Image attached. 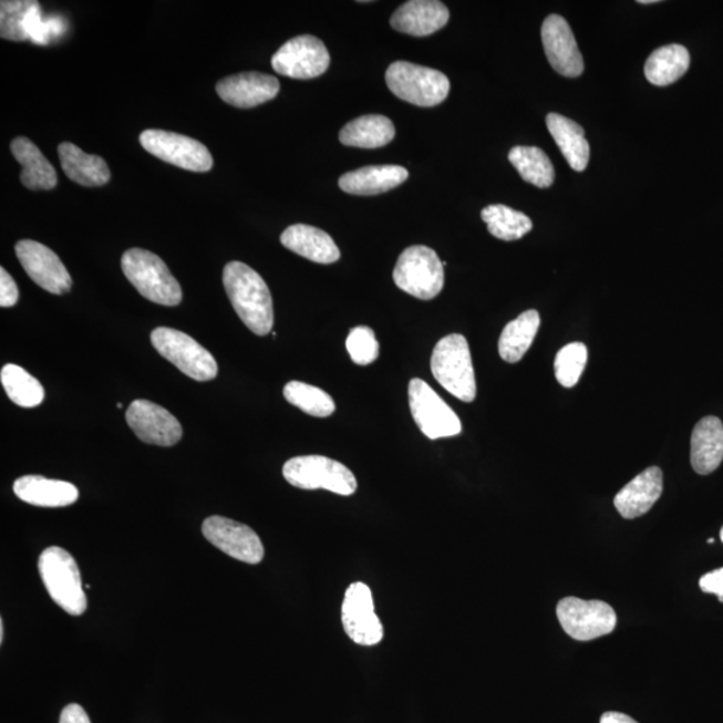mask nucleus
Returning <instances> with one entry per match:
<instances>
[{
  "instance_id": "1",
  "label": "nucleus",
  "mask_w": 723,
  "mask_h": 723,
  "mask_svg": "<svg viewBox=\"0 0 723 723\" xmlns=\"http://www.w3.org/2000/svg\"><path fill=\"white\" fill-rule=\"evenodd\" d=\"M223 283L241 322L256 335L270 334L273 303L264 278L241 261H230L224 267Z\"/></svg>"
},
{
  "instance_id": "2",
  "label": "nucleus",
  "mask_w": 723,
  "mask_h": 723,
  "mask_svg": "<svg viewBox=\"0 0 723 723\" xmlns=\"http://www.w3.org/2000/svg\"><path fill=\"white\" fill-rule=\"evenodd\" d=\"M121 267L126 279L145 299L168 307L182 303L180 285L156 254L141 248L127 249L121 260Z\"/></svg>"
},
{
  "instance_id": "3",
  "label": "nucleus",
  "mask_w": 723,
  "mask_h": 723,
  "mask_svg": "<svg viewBox=\"0 0 723 723\" xmlns=\"http://www.w3.org/2000/svg\"><path fill=\"white\" fill-rule=\"evenodd\" d=\"M44 587L58 606L73 617L86 611L87 599L75 559L65 549L50 547L44 549L38 560Z\"/></svg>"
},
{
  "instance_id": "4",
  "label": "nucleus",
  "mask_w": 723,
  "mask_h": 723,
  "mask_svg": "<svg viewBox=\"0 0 723 723\" xmlns=\"http://www.w3.org/2000/svg\"><path fill=\"white\" fill-rule=\"evenodd\" d=\"M432 373L441 386L459 401L473 402L477 385L468 341L459 334L447 335L432 354Z\"/></svg>"
},
{
  "instance_id": "5",
  "label": "nucleus",
  "mask_w": 723,
  "mask_h": 723,
  "mask_svg": "<svg viewBox=\"0 0 723 723\" xmlns=\"http://www.w3.org/2000/svg\"><path fill=\"white\" fill-rule=\"evenodd\" d=\"M386 83L395 97L421 107L440 105L451 92L450 79L444 73L405 61L389 66Z\"/></svg>"
},
{
  "instance_id": "6",
  "label": "nucleus",
  "mask_w": 723,
  "mask_h": 723,
  "mask_svg": "<svg viewBox=\"0 0 723 723\" xmlns=\"http://www.w3.org/2000/svg\"><path fill=\"white\" fill-rule=\"evenodd\" d=\"M288 484L299 489H324L341 496L357 490V478L348 466L324 456H300L288 459L283 466Z\"/></svg>"
},
{
  "instance_id": "7",
  "label": "nucleus",
  "mask_w": 723,
  "mask_h": 723,
  "mask_svg": "<svg viewBox=\"0 0 723 723\" xmlns=\"http://www.w3.org/2000/svg\"><path fill=\"white\" fill-rule=\"evenodd\" d=\"M393 278L396 287L409 296L421 300H432L443 291L444 264L432 248L409 247L396 261Z\"/></svg>"
},
{
  "instance_id": "8",
  "label": "nucleus",
  "mask_w": 723,
  "mask_h": 723,
  "mask_svg": "<svg viewBox=\"0 0 723 723\" xmlns=\"http://www.w3.org/2000/svg\"><path fill=\"white\" fill-rule=\"evenodd\" d=\"M151 339L158 354L175 364L189 379L198 382L216 379L219 368L214 355L185 332L158 328L152 332Z\"/></svg>"
},
{
  "instance_id": "9",
  "label": "nucleus",
  "mask_w": 723,
  "mask_h": 723,
  "mask_svg": "<svg viewBox=\"0 0 723 723\" xmlns=\"http://www.w3.org/2000/svg\"><path fill=\"white\" fill-rule=\"evenodd\" d=\"M556 613L562 630L580 642L609 636L617 626L616 611L601 600L565 598L559 601Z\"/></svg>"
},
{
  "instance_id": "10",
  "label": "nucleus",
  "mask_w": 723,
  "mask_h": 723,
  "mask_svg": "<svg viewBox=\"0 0 723 723\" xmlns=\"http://www.w3.org/2000/svg\"><path fill=\"white\" fill-rule=\"evenodd\" d=\"M409 405L427 438L454 437L463 431L457 414L425 381L414 379L409 383Z\"/></svg>"
},
{
  "instance_id": "11",
  "label": "nucleus",
  "mask_w": 723,
  "mask_h": 723,
  "mask_svg": "<svg viewBox=\"0 0 723 723\" xmlns=\"http://www.w3.org/2000/svg\"><path fill=\"white\" fill-rule=\"evenodd\" d=\"M140 143L151 155L178 168L190 172L213 169L214 158L207 146L195 138L166 131L148 130L141 133Z\"/></svg>"
},
{
  "instance_id": "12",
  "label": "nucleus",
  "mask_w": 723,
  "mask_h": 723,
  "mask_svg": "<svg viewBox=\"0 0 723 723\" xmlns=\"http://www.w3.org/2000/svg\"><path fill=\"white\" fill-rule=\"evenodd\" d=\"M271 65L280 75L293 80H312L326 73L330 54L317 37L299 35L286 42L273 54Z\"/></svg>"
},
{
  "instance_id": "13",
  "label": "nucleus",
  "mask_w": 723,
  "mask_h": 723,
  "mask_svg": "<svg viewBox=\"0 0 723 723\" xmlns=\"http://www.w3.org/2000/svg\"><path fill=\"white\" fill-rule=\"evenodd\" d=\"M203 535L220 551L247 565H259L265 559V547L255 530L221 516L208 517L203 523Z\"/></svg>"
},
{
  "instance_id": "14",
  "label": "nucleus",
  "mask_w": 723,
  "mask_h": 723,
  "mask_svg": "<svg viewBox=\"0 0 723 723\" xmlns=\"http://www.w3.org/2000/svg\"><path fill=\"white\" fill-rule=\"evenodd\" d=\"M342 624L348 637L357 644L369 648L383 639V626L375 613L373 592L362 581H355L345 590Z\"/></svg>"
},
{
  "instance_id": "15",
  "label": "nucleus",
  "mask_w": 723,
  "mask_h": 723,
  "mask_svg": "<svg viewBox=\"0 0 723 723\" xmlns=\"http://www.w3.org/2000/svg\"><path fill=\"white\" fill-rule=\"evenodd\" d=\"M16 254L25 273L43 290L63 296L72 288L73 280L54 251L34 240L17 242Z\"/></svg>"
},
{
  "instance_id": "16",
  "label": "nucleus",
  "mask_w": 723,
  "mask_h": 723,
  "mask_svg": "<svg viewBox=\"0 0 723 723\" xmlns=\"http://www.w3.org/2000/svg\"><path fill=\"white\" fill-rule=\"evenodd\" d=\"M126 422L146 444L168 447L176 445L183 437L180 422L166 409L151 401L132 402L126 411Z\"/></svg>"
},
{
  "instance_id": "17",
  "label": "nucleus",
  "mask_w": 723,
  "mask_h": 723,
  "mask_svg": "<svg viewBox=\"0 0 723 723\" xmlns=\"http://www.w3.org/2000/svg\"><path fill=\"white\" fill-rule=\"evenodd\" d=\"M541 41L548 61L556 72L568 79L583 74V55L565 18L556 14L547 17L541 28Z\"/></svg>"
},
{
  "instance_id": "18",
  "label": "nucleus",
  "mask_w": 723,
  "mask_h": 723,
  "mask_svg": "<svg viewBox=\"0 0 723 723\" xmlns=\"http://www.w3.org/2000/svg\"><path fill=\"white\" fill-rule=\"evenodd\" d=\"M279 91L280 83L275 76L256 72L230 75L216 85V92L224 102L240 109L266 104L277 97Z\"/></svg>"
},
{
  "instance_id": "19",
  "label": "nucleus",
  "mask_w": 723,
  "mask_h": 723,
  "mask_svg": "<svg viewBox=\"0 0 723 723\" xmlns=\"http://www.w3.org/2000/svg\"><path fill=\"white\" fill-rule=\"evenodd\" d=\"M450 17V10L438 0H411L396 9L390 24L403 34L427 37L445 28Z\"/></svg>"
},
{
  "instance_id": "20",
  "label": "nucleus",
  "mask_w": 723,
  "mask_h": 723,
  "mask_svg": "<svg viewBox=\"0 0 723 723\" xmlns=\"http://www.w3.org/2000/svg\"><path fill=\"white\" fill-rule=\"evenodd\" d=\"M663 492V473L658 466H651L620 489L613 500L620 516L632 520L641 517L654 507Z\"/></svg>"
},
{
  "instance_id": "21",
  "label": "nucleus",
  "mask_w": 723,
  "mask_h": 723,
  "mask_svg": "<svg viewBox=\"0 0 723 723\" xmlns=\"http://www.w3.org/2000/svg\"><path fill=\"white\" fill-rule=\"evenodd\" d=\"M281 245L290 251L319 265H332L341 259V251L324 230L296 224L288 227L280 236Z\"/></svg>"
},
{
  "instance_id": "22",
  "label": "nucleus",
  "mask_w": 723,
  "mask_h": 723,
  "mask_svg": "<svg viewBox=\"0 0 723 723\" xmlns=\"http://www.w3.org/2000/svg\"><path fill=\"white\" fill-rule=\"evenodd\" d=\"M407 177L409 172L400 165L363 166L361 169L344 173L339 178V187L345 194L374 196L399 187Z\"/></svg>"
},
{
  "instance_id": "23",
  "label": "nucleus",
  "mask_w": 723,
  "mask_h": 723,
  "mask_svg": "<svg viewBox=\"0 0 723 723\" xmlns=\"http://www.w3.org/2000/svg\"><path fill=\"white\" fill-rule=\"evenodd\" d=\"M14 492L22 502L43 508L69 507L80 496L73 484L33 475L18 478Z\"/></svg>"
},
{
  "instance_id": "24",
  "label": "nucleus",
  "mask_w": 723,
  "mask_h": 723,
  "mask_svg": "<svg viewBox=\"0 0 723 723\" xmlns=\"http://www.w3.org/2000/svg\"><path fill=\"white\" fill-rule=\"evenodd\" d=\"M691 465L699 475L719 469L723 459V424L714 415L702 419L691 434Z\"/></svg>"
},
{
  "instance_id": "25",
  "label": "nucleus",
  "mask_w": 723,
  "mask_h": 723,
  "mask_svg": "<svg viewBox=\"0 0 723 723\" xmlns=\"http://www.w3.org/2000/svg\"><path fill=\"white\" fill-rule=\"evenodd\" d=\"M12 156L22 165L21 182L31 190H50L56 187L54 166L28 137H17L11 143Z\"/></svg>"
},
{
  "instance_id": "26",
  "label": "nucleus",
  "mask_w": 723,
  "mask_h": 723,
  "mask_svg": "<svg viewBox=\"0 0 723 723\" xmlns=\"http://www.w3.org/2000/svg\"><path fill=\"white\" fill-rule=\"evenodd\" d=\"M58 155L65 175L82 187H102L111 182V171L104 158L87 155L72 143L58 146Z\"/></svg>"
},
{
  "instance_id": "27",
  "label": "nucleus",
  "mask_w": 723,
  "mask_h": 723,
  "mask_svg": "<svg viewBox=\"0 0 723 723\" xmlns=\"http://www.w3.org/2000/svg\"><path fill=\"white\" fill-rule=\"evenodd\" d=\"M547 127L568 165L576 172H583L590 163V144L583 127L558 113L547 115Z\"/></svg>"
},
{
  "instance_id": "28",
  "label": "nucleus",
  "mask_w": 723,
  "mask_h": 723,
  "mask_svg": "<svg viewBox=\"0 0 723 723\" xmlns=\"http://www.w3.org/2000/svg\"><path fill=\"white\" fill-rule=\"evenodd\" d=\"M395 137V127L392 120L380 114L362 115L345 124L339 141L345 146L354 148L376 149L382 148Z\"/></svg>"
},
{
  "instance_id": "29",
  "label": "nucleus",
  "mask_w": 723,
  "mask_h": 723,
  "mask_svg": "<svg viewBox=\"0 0 723 723\" xmlns=\"http://www.w3.org/2000/svg\"><path fill=\"white\" fill-rule=\"evenodd\" d=\"M540 328V316L536 310H528L515 321L505 326L498 341V353L505 362L517 363L527 354Z\"/></svg>"
},
{
  "instance_id": "30",
  "label": "nucleus",
  "mask_w": 723,
  "mask_h": 723,
  "mask_svg": "<svg viewBox=\"0 0 723 723\" xmlns=\"http://www.w3.org/2000/svg\"><path fill=\"white\" fill-rule=\"evenodd\" d=\"M690 68V54L681 44L659 48L644 65L645 79L655 86H669L682 79Z\"/></svg>"
},
{
  "instance_id": "31",
  "label": "nucleus",
  "mask_w": 723,
  "mask_h": 723,
  "mask_svg": "<svg viewBox=\"0 0 723 723\" xmlns=\"http://www.w3.org/2000/svg\"><path fill=\"white\" fill-rule=\"evenodd\" d=\"M40 17V3L35 0H3L0 3V35L12 42L28 41L30 30Z\"/></svg>"
},
{
  "instance_id": "32",
  "label": "nucleus",
  "mask_w": 723,
  "mask_h": 723,
  "mask_svg": "<svg viewBox=\"0 0 723 723\" xmlns=\"http://www.w3.org/2000/svg\"><path fill=\"white\" fill-rule=\"evenodd\" d=\"M509 162L520 173L524 182L537 188H548L555 182V169L547 153L536 146H515L509 152Z\"/></svg>"
},
{
  "instance_id": "33",
  "label": "nucleus",
  "mask_w": 723,
  "mask_h": 723,
  "mask_svg": "<svg viewBox=\"0 0 723 723\" xmlns=\"http://www.w3.org/2000/svg\"><path fill=\"white\" fill-rule=\"evenodd\" d=\"M482 219L488 226L489 234L504 241L521 239L534 228L527 215L502 204L484 208Z\"/></svg>"
},
{
  "instance_id": "34",
  "label": "nucleus",
  "mask_w": 723,
  "mask_h": 723,
  "mask_svg": "<svg viewBox=\"0 0 723 723\" xmlns=\"http://www.w3.org/2000/svg\"><path fill=\"white\" fill-rule=\"evenodd\" d=\"M0 381L9 399L18 406L35 407L44 400L41 382L18 364H6L0 373Z\"/></svg>"
},
{
  "instance_id": "35",
  "label": "nucleus",
  "mask_w": 723,
  "mask_h": 723,
  "mask_svg": "<svg viewBox=\"0 0 723 723\" xmlns=\"http://www.w3.org/2000/svg\"><path fill=\"white\" fill-rule=\"evenodd\" d=\"M285 399L312 417H330L335 412V402L322 389L309 383L291 381L285 388Z\"/></svg>"
},
{
  "instance_id": "36",
  "label": "nucleus",
  "mask_w": 723,
  "mask_h": 723,
  "mask_svg": "<svg viewBox=\"0 0 723 723\" xmlns=\"http://www.w3.org/2000/svg\"><path fill=\"white\" fill-rule=\"evenodd\" d=\"M588 361L585 343L574 342L565 345L555 358V375L561 386L574 388L579 382Z\"/></svg>"
},
{
  "instance_id": "37",
  "label": "nucleus",
  "mask_w": 723,
  "mask_h": 723,
  "mask_svg": "<svg viewBox=\"0 0 723 723\" xmlns=\"http://www.w3.org/2000/svg\"><path fill=\"white\" fill-rule=\"evenodd\" d=\"M351 360L361 366L373 363L380 355V343L376 341L374 331L366 326H358L350 331L345 341Z\"/></svg>"
},
{
  "instance_id": "38",
  "label": "nucleus",
  "mask_w": 723,
  "mask_h": 723,
  "mask_svg": "<svg viewBox=\"0 0 723 723\" xmlns=\"http://www.w3.org/2000/svg\"><path fill=\"white\" fill-rule=\"evenodd\" d=\"M66 31V23L61 17L38 18L30 30V41L37 44H49L62 37Z\"/></svg>"
},
{
  "instance_id": "39",
  "label": "nucleus",
  "mask_w": 723,
  "mask_h": 723,
  "mask_svg": "<svg viewBox=\"0 0 723 723\" xmlns=\"http://www.w3.org/2000/svg\"><path fill=\"white\" fill-rule=\"evenodd\" d=\"M19 291L14 279L11 278V275L0 268V306L12 307L18 303Z\"/></svg>"
},
{
  "instance_id": "40",
  "label": "nucleus",
  "mask_w": 723,
  "mask_h": 723,
  "mask_svg": "<svg viewBox=\"0 0 723 723\" xmlns=\"http://www.w3.org/2000/svg\"><path fill=\"white\" fill-rule=\"evenodd\" d=\"M700 587L703 592L714 593L723 603V568L703 575L700 580Z\"/></svg>"
},
{
  "instance_id": "41",
  "label": "nucleus",
  "mask_w": 723,
  "mask_h": 723,
  "mask_svg": "<svg viewBox=\"0 0 723 723\" xmlns=\"http://www.w3.org/2000/svg\"><path fill=\"white\" fill-rule=\"evenodd\" d=\"M60 723H92L82 706L72 703L62 710Z\"/></svg>"
},
{
  "instance_id": "42",
  "label": "nucleus",
  "mask_w": 723,
  "mask_h": 723,
  "mask_svg": "<svg viewBox=\"0 0 723 723\" xmlns=\"http://www.w3.org/2000/svg\"><path fill=\"white\" fill-rule=\"evenodd\" d=\"M600 723H638L631 716L623 713L609 712L601 715Z\"/></svg>"
},
{
  "instance_id": "43",
  "label": "nucleus",
  "mask_w": 723,
  "mask_h": 723,
  "mask_svg": "<svg viewBox=\"0 0 723 723\" xmlns=\"http://www.w3.org/2000/svg\"><path fill=\"white\" fill-rule=\"evenodd\" d=\"M4 639V627H3V620L0 619V643H3Z\"/></svg>"
},
{
  "instance_id": "44",
  "label": "nucleus",
  "mask_w": 723,
  "mask_h": 723,
  "mask_svg": "<svg viewBox=\"0 0 723 723\" xmlns=\"http://www.w3.org/2000/svg\"><path fill=\"white\" fill-rule=\"evenodd\" d=\"M638 3H641V4H652V3H658V0H639Z\"/></svg>"
},
{
  "instance_id": "45",
  "label": "nucleus",
  "mask_w": 723,
  "mask_h": 723,
  "mask_svg": "<svg viewBox=\"0 0 723 723\" xmlns=\"http://www.w3.org/2000/svg\"><path fill=\"white\" fill-rule=\"evenodd\" d=\"M117 407H118V409H123V403H120V402H118V403H117Z\"/></svg>"
},
{
  "instance_id": "46",
  "label": "nucleus",
  "mask_w": 723,
  "mask_h": 723,
  "mask_svg": "<svg viewBox=\"0 0 723 723\" xmlns=\"http://www.w3.org/2000/svg\"><path fill=\"white\" fill-rule=\"evenodd\" d=\"M721 540H722V543H723V527H722V529H721Z\"/></svg>"
}]
</instances>
